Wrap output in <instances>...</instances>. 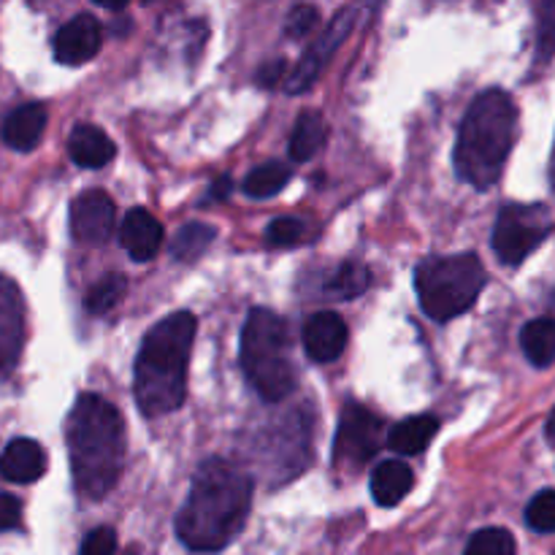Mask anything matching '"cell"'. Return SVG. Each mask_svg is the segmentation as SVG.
Instances as JSON below:
<instances>
[{"mask_svg":"<svg viewBox=\"0 0 555 555\" xmlns=\"http://www.w3.org/2000/svg\"><path fill=\"white\" fill-rule=\"evenodd\" d=\"M253 507V480L231 461L209 459L177 515V537L195 553L222 551L238 537Z\"/></svg>","mask_w":555,"mask_h":555,"instance_id":"obj_1","label":"cell"},{"mask_svg":"<svg viewBox=\"0 0 555 555\" xmlns=\"http://www.w3.org/2000/svg\"><path fill=\"white\" fill-rule=\"evenodd\" d=\"M65 442L76 493L90 502L106 496L125 464V426L117 406L95 393L79 396L68 415Z\"/></svg>","mask_w":555,"mask_h":555,"instance_id":"obj_2","label":"cell"},{"mask_svg":"<svg viewBox=\"0 0 555 555\" xmlns=\"http://www.w3.org/2000/svg\"><path fill=\"white\" fill-rule=\"evenodd\" d=\"M195 325L198 323L193 312H173L144 336L133 374V393L141 415L160 417L182 406Z\"/></svg>","mask_w":555,"mask_h":555,"instance_id":"obj_3","label":"cell"},{"mask_svg":"<svg viewBox=\"0 0 555 555\" xmlns=\"http://www.w3.org/2000/svg\"><path fill=\"white\" fill-rule=\"evenodd\" d=\"M518 108L504 90H486L472 101L455 141V171L472 188L499 182L515 144Z\"/></svg>","mask_w":555,"mask_h":555,"instance_id":"obj_4","label":"cell"},{"mask_svg":"<svg viewBox=\"0 0 555 555\" xmlns=\"http://www.w3.org/2000/svg\"><path fill=\"white\" fill-rule=\"evenodd\" d=\"M244 377L269 404L287 399L296 390V374L287 361V328L271 309H253L242 331Z\"/></svg>","mask_w":555,"mask_h":555,"instance_id":"obj_5","label":"cell"},{"mask_svg":"<svg viewBox=\"0 0 555 555\" xmlns=\"http://www.w3.org/2000/svg\"><path fill=\"white\" fill-rule=\"evenodd\" d=\"M486 287V269L472 253L428 258L415 269V291L423 312L437 323L459 318L475 307Z\"/></svg>","mask_w":555,"mask_h":555,"instance_id":"obj_6","label":"cell"},{"mask_svg":"<svg viewBox=\"0 0 555 555\" xmlns=\"http://www.w3.org/2000/svg\"><path fill=\"white\" fill-rule=\"evenodd\" d=\"M553 231L551 211L542 204H509L493 228V253L502 263L520 266Z\"/></svg>","mask_w":555,"mask_h":555,"instance_id":"obj_7","label":"cell"},{"mask_svg":"<svg viewBox=\"0 0 555 555\" xmlns=\"http://www.w3.org/2000/svg\"><path fill=\"white\" fill-rule=\"evenodd\" d=\"M385 442L383 421H379L374 412H369L366 406L350 404L341 410L339 428H336V442H334V455L339 464L347 466H363L379 453Z\"/></svg>","mask_w":555,"mask_h":555,"instance_id":"obj_8","label":"cell"},{"mask_svg":"<svg viewBox=\"0 0 555 555\" xmlns=\"http://www.w3.org/2000/svg\"><path fill=\"white\" fill-rule=\"evenodd\" d=\"M356 20H358V5H347V9H341L339 14L328 22L323 36H320L318 41L304 52V57L298 60L296 70H293L291 79H287V92H291V95H296V92H307L309 87L318 81V76L323 74L325 65L331 63L336 49H339L341 43L347 41V36L352 33Z\"/></svg>","mask_w":555,"mask_h":555,"instance_id":"obj_9","label":"cell"},{"mask_svg":"<svg viewBox=\"0 0 555 555\" xmlns=\"http://www.w3.org/2000/svg\"><path fill=\"white\" fill-rule=\"evenodd\" d=\"M117 209L103 190H87L70 204V233L79 244H106L114 233Z\"/></svg>","mask_w":555,"mask_h":555,"instance_id":"obj_10","label":"cell"},{"mask_svg":"<svg viewBox=\"0 0 555 555\" xmlns=\"http://www.w3.org/2000/svg\"><path fill=\"white\" fill-rule=\"evenodd\" d=\"M25 341V307L11 280H0V379L16 366Z\"/></svg>","mask_w":555,"mask_h":555,"instance_id":"obj_11","label":"cell"},{"mask_svg":"<svg viewBox=\"0 0 555 555\" xmlns=\"http://www.w3.org/2000/svg\"><path fill=\"white\" fill-rule=\"evenodd\" d=\"M101 49V25L95 16L79 14L65 22L54 36V60L63 65H81Z\"/></svg>","mask_w":555,"mask_h":555,"instance_id":"obj_12","label":"cell"},{"mask_svg":"<svg viewBox=\"0 0 555 555\" xmlns=\"http://www.w3.org/2000/svg\"><path fill=\"white\" fill-rule=\"evenodd\" d=\"M347 325L336 312H318L304 325V350L314 363H331L345 352Z\"/></svg>","mask_w":555,"mask_h":555,"instance_id":"obj_13","label":"cell"},{"mask_svg":"<svg viewBox=\"0 0 555 555\" xmlns=\"http://www.w3.org/2000/svg\"><path fill=\"white\" fill-rule=\"evenodd\" d=\"M163 238H166V233H163L160 220L155 215H150L146 209H130L125 215L122 228H119V244L130 255V260H135V263L152 260L160 253Z\"/></svg>","mask_w":555,"mask_h":555,"instance_id":"obj_14","label":"cell"},{"mask_svg":"<svg viewBox=\"0 0 555 555\" xmlns=\"http://www.w3.org/2000/svg\"><path fill=\"white\" fill-rule=\"evenodd\" d=\"M47 475V450L33 439H14L0 455V477L9 482H36Z\"/></svg>","mask_w":555,"mask_h":555,"instance_id":"obj_15","label":"cell"},{"mask_svg":"<svg viewBox=\"0 0 555 555\" xmlns=\"http://www.w3.org/2000/svg\"><path fill=\"white\" fill-rule=\"evenodd\" d=\"M47 130V108L41 103H25L14 108L3 122V141L16 152L36 150Z\"/></svg>","mask_w":555,"mask_h":555,"instance_id":"obj_16","label":"cell"},{"mask_svg":"<svg viewBox=\"0 0 555 555\" xmlns=\"http://www.w3.org/2000/svg\"><path fill=\"white\" fill-rule=\"evenodd\" d=\"M114 141L98 125H76L68 139V155L81 168H103L114 157Z\"/></svg>","mask_w":555,"mask_h":555,"instance_id":"obj_17","label":"cell"},{"mask_svg":"<svg viewBox=\"0 0 555 555\" xmlns=\"http://www.w3.org/2000/svg\"><path fill=\"white\" fill-rule=\"evenodd\" d=\"M415 486V475L399 459L383 461L372 475V496L379 507H396Z\"/></svg>","mask_w":555,"mask_h":555,"instance_id":"obj_18","label":"cell"},{"mask_svg":"<svg viewBox=\"0 0 555 555\" xmlns=\"http://www.w3.org/2000/svg\"><path fill=\"white\" fill-rule=\"evenodd\" d=\"M439 421L434 415H415L390 428L388 448L399 455H421L437 437Z\"/></svg>","mask_w":555,"mask_h":555,"instance_id":"obj_19","label":"cell"},{"mask_svg":"<svg viewBox=\"0 0 555 555\" xmlns=\"http://www.w3.org/2000/svg\"><path fill=\"white\" fill-rule=\"evenodd\" d=\"M520 347L531 366L547 369L555 361V320L537 318L520 331Z\"/></svg>","mask_w":555,"mask_h":555,"instance_id":"obj_20","label":"cell"},{"mask_svg":"<svg viewBox=\"0 0 555 555\" xmlns=\"http://www.w3.org/2000/svg\"><path fill=\"white\" fill-rule=\"evenodd\" d=\"M325 119L320 112H304L296 119V128L291 135V157L296 163L312 160L320 152V146L325 144Z\"/></svg>","mask_w":555,"mask_h":555,"instance_id":"obj_21","label":"cell"},{"mask_svg":"<svg viewBox=\"0 0 555 555\" xmlns=\"http://www.w3.org/2000/svg\"><path fill=\"white\" fill-rule=\"evenodd\" d=\"M211 242H215V228L204 225V222H190V225L179 228L177 236L168 244V253L173 260H195L206 253Z\"/></svg>","mask_w":555,"mask_h":555,"instance_id":"obj_22","label":"cell"},{"mask_svg":"<svg viewBox=\"0 0 555 555\" xmlns=\"http://www.w3.org/2000/svg\"><path fill=\"white\" fill-rule=\"evenodd\" d=\"M287 182H291V168L282 166V163H263L247 173L244 193L253 195V198H271L280 190H285Z\"/></svg>","mask_w":555,"mask_h":555,"instance_id":"obj_23","label":"cell"},{"mask_svg":"<svg viewBox=\"0 0 555 555\" xmlns=\"http://www.w3.org/2000/svg\"><path fill=\"white\" fill-rule=\"evenodd\" d=\"M366 287H369V269L350 260V263H341L339 269H336V274L331 276L325 291L336 298H356L361 296Z\"/></svg>","mask_w":555,"mask_h":555,"instance_id":"obj_24","label":"cell"},{"mask_svg":"<svg viewBox=\"0 0 555 555\" xmlns=\"http://www.w3.org/2000/svg\"><path fill=\"white\" fill-rule=\"evenodd\" d=\"M466 555H515V537L507 529H480L472 534Z\"/></svg>","mask_w":555,"mask_h":555,"instance_id":"obj_25","label":"cell"},{"mask_svg":"<svg viewBox=\"0 0 555 555\" xmlns=\"http://www.w3.org/2000/svg\"><path fill=\"white\" fill-rule=\"evenodd\" d=\"M125 287H128V280H125L122 274L103 276V280L98 282L90 293H87V309H90L92 314L108 312V309H112L114 304L122 298Z\"/></svg>","mask_w":555,"mask_h":555,"instance_id":"obj_26","label":"cell"},{"mask_svg":"<svg viewBox=\"0 0 555 555\" xmlns=\"http://www.w3.org/2000/svg\"><path fill=\"white\" fill-rule=\"evenodd\" d=\"M555 52V0L537 5V60L545 63Z\"/></svg>","mask_w":555,"mask_h":555,"instance_id":"obj_27","label":"cell"},{"mask_svg":"<svg viewBox=\"0 0 555 555\" xmlns=\"http://www.w3.org/2000/svg\"><path fill=\"white\" fill-rule=\"evenodd\" d=\"M526 524L540 534L555 531V491H540L526 509Z\"/></svg>","mask_w":555,"mask_h":555,"instance_id":"obj_28","label":"cell"},{"mask_svg":"<svg viewBox=\"0 0 555 555\" xmlns=\"http://www.w3.org/2000/svg\"><path fill=\"white\" fill-rule=\"evenodd\" d=\"M266 238H269L271 247H293L304 238V222L296 217H276L266 228Z\"/></svg>","mask_w":555,"mask_h":555,"instance_id":"obj_29","label":"cell"},{"mask_svg":"<svg viewBox=\"0 0 555 555\" xmlns=\"http://www.w3.org/2000/svg\"><path fill=\"white\" fill-rule=\"evenodd\" d=\"M117 553V534L108 526H98L81 542L79 555H114Z\"/></svg>","mask_w":555,"mask_h":555,"instance_id":"obj_30","label":"cell"},{"mask_svg":"<svg viewBox=\"0 0 555 555\" xmlns=\"http://www.w3.org/2000/svg\"><path fill=\"white\" fill-rule=\"evenodd\" d=\"M318 22H320V11L314 9V5H296V9L287 14L285 33L291 38H301V36H307V33L312 30Z\"/></svg>","mask_w":555,"mask_h":555,"instance_id":"obj_31","label":"cell"},{"mask_svg":"<svg viewBox=\"0 0 555 555\" xmlns=\"http://www.w3.org/2000/svg\"><path fill=\"white\" fill-rule=\"evenodd\" d=\"M22 524V502L11 493H0V534L3 531L20 529Z\"/></svg>","mask_w":555,"mask_h":555,"instance_id":"obj_32","label":"cell"},{"mask_svg":"<svg viewBox=\"0 0 555 555\" xmlns=\"http://www.w3.org/2000/svg\"><path fill=\"white\" fill-rule=\"evenodd\" d=\"M282 74H285V60H276V63H266V68L260 70L258 81L263 87H274L276 79H282Z\"/></svg>","mask_w":555,"mask_h":555,"instance_id":"obj_33","label":"cell"},{"mask_svg":"<svg viewBox=\"0 0 555 555\" xmlns=\"http://www.w3.org/2000/svg\"><path fill=\"white\" fill-rule=\"evenodd\" d=\"M545 437H547V444H551V448H555V410H553V415L547 417V426H545Z\"/></svg>","mask_w":555,"mask_h":555,"instance_id":"obj_34","label":"cell"},{"mask_svg":"<svg viewBox=\"0 0 555 555\" xmlns=\"http://www.w3.org/2000/svg\"><path fill=\"white\" fill-rule=\"evenodd\" d=\"M551 188H553V195H555V144H553V155H551Z\"/></svg>","mask_w":555,"mask_h":555,"instance_id":"obj_35","label":"cell"}]
</instances>
